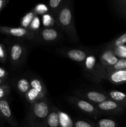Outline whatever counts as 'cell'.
<instances>
[{"mask_svg":"<svg viewBox=\"0 0 126 127\" xmlns=\"http://www.w3.org/2000/svg\"><path fill=\"white\" fill-rule=\"evenodd\" d=\"M98 65V60L94 53L90 52L84 62V69L85 73L92 79L93 81L97 72Z\"/></svg>","mask_w":126,"mask_h":127,"instance_id":"obj_12","label":"cell"},{"mask_svg":"<svg viewBox=\"0 0 126 127\" xmlns=\"http://www.w3.org/2000/svg\"><path fill=\"white\" fill-rule=\"evenodd\" d=\"M8 72H7L4 68L0 67V78L6 80V79H7V78H8Z\"/></svg>","mask_w":126,"mask_h":127,"instance_id":"obj_30","label":"cell"},{"mask_svg":"<svg viewBox=\"0 0 126 127\" xmlns=\"http://www.w3.org/2000/svg\"><path fill=\"white\" fill-rule=\"evenodd\" d=\"M50 106L46 97L30 104L27 117L28 127H48L47 119Z\"/></svg>","mask_w":126,"mask_h":127,"instance_id":"obj_2","label":"cell"},{"mask_svg":"<svg viewBox=\"0 0 126 127\" xmlns=\"http://www.w3.org/2000/svg\"><path fill=\"white\" fill-rule=\"evenodd\" d=\"M37 15L35 14V12L33 11H31L28 12V13L26 14L22 19L21 21V27H23L25 29L29 28L32 21L33 20L34 17Z\"/></svg>","mask_w":126,"mask_h":127,"instance_id":"obj_22","label":"cell"},{"mask_svg":"<svg viewBox=\"0 0 126 127\" xmlns=\"http://www.w3.org/2000/svg\"><path fill=\"white\" fill-rule=\"evenodd\" d=\"M126 43V32L122 33L121 35L119 36L117 38H114L111 42L107 43L105 46L106 49L114 50L121 46L124 45Z\"/></svg>","mask_w":126,"mask_h":127,"instance_id":"obj_19","label":"cell"},{"mask_svg":"<svg viewBox=\"0 0 126 127\" xmlns=\"http://www.w3.org/2000/svg\"><path fill=\"white\" fill-rule=\"evenodd\" d=\"M59 52L71 60L77 63H84L87 56L91 52L79 48H64L60 50Z\"/></svg>","mask_w":126,"mask_h":127,"instance_id":"obj_9","label":"cell"},{"mask_svg":"<svg viewBox=\"0 0 126 127\" xmlns=\"http://www.w3.org/2000/svg\"><path fill=\"white\" fill-rule=\"evenodd\" d=\"M55 19L57 25L66 33L71 42H79V38L75 29L73 5L71 1H64V4L56 15Z\"/></svg>","mask_w":126,"mask_h":127,"instance_id":"obj_1","label":"cell"},{"mask_svg":"<svg viewBox=\"0 0 126 127\" xmlns=\"http://www.w3.org/2000/svg\"><path fill=\"white\" fill-rule=\"evenodd\" d=\"M27 47L22 41H14L9 45V57L11 66L17 68L23 63L27 55Z\"/></svg>","mask_w":126,"mask_h":127,"instance_id":"obj_3","label":"cell"},{"mask_svg":"<svg viewBox=\"0 0 126 127\" xmlns=\"http://www.w3.org/2000/svg\"><path fill=\"white\" fill-rule=\"evenodd\" d=\"M105 79L114 85L125 84L126 83V69L112 72L106 77Z\"/></svg>","mask_w":126,"mask_h":127,"instance_id":"obj_13","label":"cell"},{"mask_svg":"<svg viewBox=\"0 0 126 127\" xmlns=\"http://www.w3.org/2000/svg\"><path fill=\"white\" fill-rule=\"evenodd\" d=\"M30 88L25 94L26 100L32 104L33 103L45 97L47 94V89L43 81L37 77H33L30 79Z\"/></svg>","mask_w":126,"mask_h":127,"instance_id":"obj_4","label":"cell"},{"mask_svg":"<svg viewBox=\"0 0 126 127\" xmlns=\"http://www.w3.org/2000/svg\"><path fill=\"white\" fill-rule=\"evenodd\" d=\"M48 127H60L59 126L58 109L54 105H51L47 119Z\"/></svg>","mask_w":126,"mask_h":127,"instance_id":"obj_15","label":"cell"},{"mask_svg":"<svg viewBox=\"0 0 126 127\" xmlns=\"http://www.w3.org/2000/svg\"><path fill=\"white\" fill-rule=\"evenodd\" d=\"M16 88L21 95H23L25 96L30 88V79L24 77L19 79L16 83Z\"/></svg>","mask_w":126,"mask_h":127,"instance_id":"obj_18","label":"cell"},{"mask_svg":"<svg viewBox=\"0 0 126 127\" xmlns=\"http://www.w3.org/2000/svg\"><path fill=\"white\" fill-rule=\"evenodd\" d=\"M66 99L78 109L88 115L94 117L101 115L95 104H92L85 99L75 96H67Z\"/></svg>","mask_w":126,"mask_h":127,"instance_id":"obj_5","label":"cell"},{"mask_svg":"<svg viewBox=\"0 0 126 127\" xmlns=\"http://www.w3.org/2000/svg\"><path fill=\"white\" fill-rule=\"evenodd\" d=\"M95 127H119L115 120L110 119H101L95 123Z\"/></svg>","mask_w":126,"mask_h":127,"instance_id":"obj_23","label":"cell"},{"mask_svg":"<svg viewBox=\"0 0 126 127\" xmlns=\"http://www.w3.org/2000/svg\"><path fill=\"white\" fill-rule=\"evenodd\" d=\"M9 1L6 0H0V12L4 9V7L7 5Z\"/></svg>","mask_w":126,"mask_h":127,"instance_id":"obj_31","label":"cell"},{"mask_svg":"<svg viewBox=\"0 0 126 127\" xmlns=\"http://www.w3.org/2000/svg\"><path fill=\"white\" fill-rule=\"evenodd\" d=\"M77 95L92 104H98L105 100H109V97L106 93L98 91H85L84 92H78Z\"/></svg>","mask_w":126,"mask_h":127,"instance_id":"obj_10","label":"cell"},{"mask_svg":"<svg viewBox=\"0 0 126 127\" xmlns=\"http://www.w3.org/2000/svg\"><path fill=\"white\" fill-rule=\"evenodd\" d=\"M7 50L2 43H0V62L2 63H5L7 61Z\"/></svg>","mask_w":126,"mask_h":127,"instance_id":"obj_29","label":"cell"},{"mask_svg":"<svg viewBox=\"0 0 126 127\" xmlns=\"http://www.w3.org/2000/svg\"><path fill=\"white\" fill-rule=\"evenodd\" d=\"M111 6L114 12L126 22V0L111 1Z\"/></svg>","mask_w":126,"mask_h":127,"instance_id":"obj_14","label":"cell"},{"mask_svg":"<svg viewBox=\"0 0 126 127\" xmlns=\"http://www.w3.org/2000/svg\"><path fill=\"white\" fill-rule=\"evenodd\" d=\"M110 100L116 102L117 104L126 108V94L117 91H109L106 92Z\"/></svg>","mask_w":126,"mask_h":127,"instance_id":"obj_16","label":"cell"},{"mask_svg":"<svg viewBox=\"0 0 126 127\" xmlns=\"http://www.w3.org/2000/svg\"><path fill=\"white\" fill-rule=\"evenodd\" d=\"M126 69V58H121L113 65L109 66L105 68L103 75V79H105L106 77L111 73L116 71Z\"/></svg>","mask_w":126,"mask_h":127,"instance_id":"obj_17","label":"cell"},{"mask_svg":"<svg viewBox=\"0 0 126 127\" xmlns=\"http://www.w3.org/2000/svg\"><path fill=\"white\" fill-rule=\"evenodd\" d=\"M32 11L35 12L37 16L38 15H43L49 13V8L48 6L44 4H38L35 6Z\"/></svg>","mask_w":126,"mask_h":127,"instance_id":"obj_25","label":"cell"},{"mask_svg":"<svg viewBox=\"0 0 126 127\" xmlns=\"http://www.w3.org/2000/svg\"><path fill=\"white\" fill-rule=\"evenodd\" d=\"M61 33L58 29L53 27L43 28L35 33V40L37 42L51 43L59 40Z\"/></svg>","mask_w":126,"mask_h":127,"instance_id":"obj_6","label":"cell"},{"mask_svg":"<svg viewBox=\"0 0 126 127\" xmlns=\"http://www.w3.org/2000/svg\"><path fill=\"white\" fill-rule=\"evenodd\" d=\"M6 80L1 79V78H0V86H1L3 85V84H6Z\"/></svg>","mask_w":126,"mask_h":127,"instance_id":"obj_32","label":"cell"},{"mask_svg":"<svg viewBox=\"0 0 126 127\" xmlns=\"http://www.w3.org/2000/svg\"><path fill=\"white\" fill-rule=\"evenodd\" d=\"M64 1L65 0H50L48 1L47 6L49 8V13L55 17L56 15L64 4Z\"/></svg>","mask_w":126,"mask_h":127,"instance_id":"obj_21","label":"cell"},{"mask_svg":"<svg viewBox=\"0 0 126 127\" xmlns=\"http://www.w3.org/2000/svg\"><path fill=\"white\" fill-rule=\"evenodd\" d=\"M40 25V21L39 17H38V16H36L32 21L28 29L36 33L40 30L39 29Z\"/></svg>","mask_w":126,"mask_h":127,"instance_id":"obj_26","label":"cell"},{"mask_svg":"<svg viewBox=\"0 0 126 127\" xmlns=\"http://www.w3.org/2000/svg\"><path fill=\"white\" fill-rule=\"evenodd\" d=\"M98 110L101 114H113V115H119L124 112L126 108L122 105L117 104L116 102L112 100H105L103 102L100 103L96 105Z\"/></svg>","mask_w":126,"mask_h":127,"instance_id":"obj_8","label":"cell"},{"mask_svg":"<svg viewBox=\"0 0 126 127\" xmlns=\"http://www.w3.org/2000/svg\"><path fill=\"white\" fill-rule=\"evenodd\" d=\"M10 91L11 87L7 83L0 86V100L6 98L9 94Z\"/></svg>","mask_w":126,"mask_h":127,"instance_id":"obj_27","label":"cell"},{"mask_svg":"<svg viewBox=\"0 0 126 127\" xmlns=\"http://www.w3.org/2000/svg\"><path fill=\"white\" fill-rule=\"evenodd\" d=\"M0 32L9 36L17 38H26L30 40H35V33L28 29L23 27H11L7 26H0Z\"/></svg>","mask_w":126,"mask_h":127,"instance_id":"obj_7","label":"cell"},{"mask_svg":"<svg viewBox=\"0 0 126 127\" xmlns=\"http://www.w3.org/2000/svg\"><path fill=\"white\" fill-rule=\"evenodd\" d=\"M0 119L9 124L12 127H16L17 125L7 98L0 100Z\"/></svg>","mask_w":126,"mask_h":127,"instance_id":"obj_11","label":"cell"},{"mask_svg":"<svg viewBox=\"0 0 126 127\" xmlns=\"http://www.w3.org/2000/svg\"><path fill=\"white\" fill-rule=\"evenodd\" d=\"M74 127H95V124L84 120H76L74 121Z\"/></svg>","mask_w":126,"mask_h":127,"instance_id":"obj_28","label":"cell"},{"mask_svg":"<svg viewBox=\"0 0 126 127\" xmlns=\"http://www.w3.org/2000/svg\"><path fill=\"white\" fill-rule=\"evenodd\" d=\"M42 21H43V24L44 25L45 28L51 27L56 23L55 17L50 13H47L43 15Z\"/></svg>","mask_w":126,"mask_h":127,"instance_id":"obj_24","label":"cell"},{"mask_svg":"<svg viewBox=\"0 0 126 127\" xmlns=\"http://www.w3.org/2000/svg\"><path fill=\"white\" fill-rule=\"evenodd\" d=\"M58 114L60 127H74V122L67 114L58 109Z\"/></svg>","mask_w":126,"mask_h":127,"instance_id":"obj_20","label":"cell"}]
</instances>
